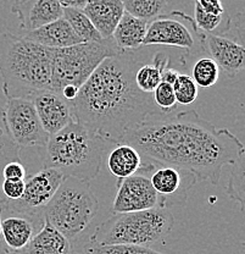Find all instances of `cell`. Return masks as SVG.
Masks as SVG:
<instances>
[{
    "instance_id": "6da1fadb",
    "label": "cell",
    "mask_w": 245,
    "mask_h": 254,
    "mask_svg": "<svg viewBox=\"0 0 245 254\" xmlns=\"http://www.w3.org/2000/svg\"><path fill=\"white\" fill-rule=\"evenodd\" d=\"M142 158L157 165L189 171L197 181L220 182L222 169L232 165L244 144L228 128H217L196 110L154 113L123 136Z\"/></svg>"
},
{
    "instance_id": "7a4b0ae2",
    "label": "cell",
    "mask_w": 245,
    "mask_h": 254,
    "mask_svg": "<svg viewBox=\"0 0 245 254\" xmlns=\"http://www.w3.org/2000/svg\"><path fill=\"white\" fill-rule=\"evenodd\" d=\"M141 65L127 53L105 59L70 102L76 123L118 144L130 129L156 113L151 94L136 84Z\"/></svg>"
},
{
    "instance_id": "3957f363",
    "label": "cell",
    "mask_w": 245,
    "mask_h": 254,
    "mask_svg": "<svg viewBox=\"0 0 245 254\" xmlns=\"http://www.w3.org/2000/svg\"><path fill=\"white\" fill-rule=\"evenodd\" d=\"M54 49L5 33L0 38V75L6 98H27L51 89Z\"/></svg>"
},
{
    "instance_id": "277c9868",
    "label": "cell",
    "mask_w": 245,
    "mask_h": 254,
    "mask_svg": "<svg viewBox=\"0 0 245 254\" xmlns=\"http://www.w3.org/2000/svg\"><path fill=\"white\" fill-rule=\"evenodd\" d=\"M107 144L96 132L73 121L49 137L43 168L52 169L64 177L91 182L100 173Z\"/></svg>"
},
{
    "instance_id": "5b68a950",
    "label": "cell",
    "mask_w": 245,
    "mask_h": 254,
    "mask_svg": "<svg viewBox=\"0 0 245 254\" xmlns=\"http://www.w3.org/2000/svg\"><path fill=\"white\" fill-rule=\"evenodd\" d=\"M173 225L172 213L166 208L115 214L94 230L88 242L150 247L162 242L172 231Z\"/></svg>"
},
{
    "instance_id": "8992f818",
    "label": "cell",
    "mask_w": 245,
    "mask_h": 254,
    "mask_svg": "<svg viewBox=\"0 0 245 254\" xmlns=\"http://www.w3.org/2000/svg\"><path fill=\"white\" fill-rule=\"evenodd\" d=\"M98 209L99 202L89 182L65 177L54 197L43 209V218L77 248L76 242L91 227Z\"/></svg>"
},
{
    "instance_id": "52a82bcc",
    "label": "cell",
    "mask_w": 245,
    "mask_h": 254,
    "mask_svg": "<svg viewBox=\"0 0 245 254\" xmlns=\"http://www.w3.org/2000/svg\"><path fill=\"white\" fill-rule=\"evenodd\" d=\"M121 54L114 43H80L54 49L51 91L61 93L65 87L80 89L105 59Z\"/></svg>"
},
{
    "instance_id": "ba28073f",
    "label": "cell",
    "mask_w": 245,
    "mask_h": 254,
    "mask_svg": "<svg viewBox=\"0 0 245 254\" xmlns=\"http://www.w3.org/2000/svg\"><path fill=\"white\" fill-rule=\"evenodd\" d=\"M205 33L197 30L196 21L182 11L160 15L147 25L143 47L168 46L193 52L196 48L204 52Z\"/></svg>"
},
{
    "instance_id": "9c48e42d",
    "label": "cell",
    "mask_w": 245,
    "mask_h": 254,
    "mask_svg": "<svg viewBox=\"0 0 245 254\" xmlns=\"http://www.w3.org/2000/svg\"><path fill=\"white\" fill-rule=\"evenodd\" d=\"M2 114L7 132L18 147H46L50 136L44 131L32 100L6 98Z\"/></svg>"
},
{
    "instance_id": "30bf717a",
    "label": "cell",
    "mask_w": 245,
    "mask_h": 254,
    "mask_svg": "<svg viewBox=\"0 0 245 254\" xmlns=\"http://www.w3.org/2000/svg\"><path fill=\"white\" fill-rule=\"evenodd\" d=\"M64 179L57 171L43 168L25 180V192L18 200H9L0 195L1 214L20 213L43 218V209L54 197Z\"/></svg>"
},
{
    "instance_id": "8fae6325",
    "label": "cell",
    "mask_w": 245,
    "mask_h": 254,
    "mask_svg": "<svg viewBox=\"0 0 245 254\" xmlns=\"http://www.w3.org/2000/svg\"><path fill=\"white\" fill-rule=\"evenodd\" d=\"M149 171L139 170L132 176L117 182V190L112 213L123 214L161 208V200L150 182Z\"/></svg>"
},
{
    "instance_id": "7c38bea8",
    "label": "cell",
    "mask_w": 245,
    "mask_h": 254,
    "mask_svg": "<svg viewBox=\"0 0 245 254\" xmlns=\"http://www.w3.org/2000/svg\"><path fill=\"white\" fill-rule=\"evenodd\" d=\"M152 189L161 200V208L184 205L188 198V192L197 182V179L189 171L157 165L150 174Z\"/></svg>"
},
{
    "instance_id": "4fadbf2b",
    "label": "cell",
    "mask_w": 245,
    "mask_h": 254,
    "mask_svg": "<svg viewBox=\"0 0 245 254\" xmlns=\"http://www.w3.org/2000/svg\"><path fill=\"white\" fill-rule=\"evenodd\" d=\"M33 102L44 131L51 136L75 121L70 102L51 89L36 92L30 98Z\"/></svg>"
},
{
    "instance_id": "5bb4252c",
    "label": "cell",
    "mask_w": 245,
    "mask_h": 254,
    "mask_svg": "<svg viewBox=\"0 0 245 254\" xmlns=\"http://www.w3.org/2000/svg\"><path fill=\"white\" fill-rule=\"evenodd\" d=\"M204 52L229 77H234L245 70V47L236 39L205 33Z\"/></svg>"
},
{
    "instance_id": "9a60e30c",
    "label": "cell",
    "mask_w": 245,
    "mask_h": 254,
    "mask_svg": "<svg viewBox=\"0 0 245 254\" xmlns=\"http://www.w3.org/2000/svg\"><path fill=\"white\" fill-rule=\"evenodd\" d=\"M1 215H5L0 224L1 238L6 247L14 252L23 251L44 224L42 216L30 214L6 213Z\"/></svg>"
},
{
    "instance_id": "2e32d148",
    "label": "cell",
    "mask_w": 245,
    "mask_h": 254,
    "mask_svg": "<svg viewBox=\"0 0 245 254\" xmlns=\"http://www.w3.org/2000/svg\"><path fill=\"white\" fill-rule=\"evenodd\" d=\"M82 11L88 16L102 39L109 41L125 14V6L122 0H88Z\"/></svg>"
},
{
    "instance_id": "e0dca14e",
    "label": "cell",
    "mask_w": 245,
    "mask_h": 254,
    "mask_svg": "<svg viewBox=\"0 0 245 254\" xmlns=\"http://www.w3.org/2000/svg\"><path fill=\"white\" fill-rule=\"evenodd\" d=\"M23 37L28 41L41 44L43 47L51 48V49H61V48L84 43L73 32L64 17L50 22L38 30L27 32Z\"/></svg>"
},
{
    "instance_id": "ac0fdd59",
    "label": "cell",
    "mask_w": 245,
    "mask_h": 254,
    "mask_svg": "<svg viewBox=\"0 0 245 254\" xmlns=\"http://www.w3.org/2000/svg\"><path fill=\"white\" fill-rule=\"evenodd\" d=\"M21 252L25 254H81L67 237L47 221H44L41 230Z\"/></svg>"
},
{
    "instance_id": "d6986e66",
    "label": "cell",
    "mask_w": 245,
    "mask_h": 254,
    "mask_svg": "<svg viewBox=\"0 0 245 254\" xmlns=\"http://www.w3.org/2000/svg\"><path fill=\"white\" fill-rule=\"evenodd\" d=\"M17 17L21 27L31 32L64 17V7L57 0H33L28 10H21Z\"/></svg>"
},
{
    "instance_id": "ffe728a7",
    "label": "cell",
    "mask_w": 245,
    "mask_h": 254,
    "mask_svg": "<svg viewBox=\"0 0 245 254\" xmlns=\"http://www.w3.org/2000/svg\"><path fill=\"white\" fill-rule=\"evenodd\" d=\"M147 25L149 22L147 21L134 17L125 11L112 34L116 48L121 53H127L143 47Z\"/></svg>"
},
{
    "instance_id": "44dd1931",
    "label": "cell",
    "mask_w": 245,
    "mask_h": 254,
    "mask_svg": "<svg viewBox=\"0 0 245 254\" xmlns=\"http://www.w3.org/2000/svg\"><path fill=\"white\" fill-rule=\"evenodd\" d=\"M143 166L141 153L127 143H118L107 157V168L117 179V182L137 174Z\"/></svg>"
},
{
    "instance_id": "7402d4cb",
    "label": "cell",
    "mask_w": 245,
    "mask_h": 254,
    "mask_svg": "<svg viewBox=\"0 0 245 254\" xmlns=\"http://www.w3.org/2000/svg\"><path fill=\"white\" fill-rule=\"evenodd\" d=\"M167 63H170L168 57H165L161 53H157L151 64H142L134 76L137 87L144 93L151 94L162 81L161 70Z\"/></svg>"
},
{
    "instance_id": "603a6c76",
    "label": "cell",
    "mask_w": 245,
    "mask_h": 254,
    "mask_svg": "<svg viewBox=\"0 0 245 254\" xmlns=\"http://www.w3.org/2000/svg\"><path fill=\"white\" fill-rule=\"evenodd\" d=\"M226 194L238 203L242 213L245 214V145L237 160L232 164Z\"/></svg>"
},
{
    "instance_id": "cb8c5ba5",
    "label": "cell",
    "mask_w": 245,
    "mask_h": 254,
    "mask_svg": "<svg viewBox=\"0 0 245 254\" xmlns=\"http://www.w3.org/2000/svg\"><path fill=\"white\" fill-rule=\"evenodd\" d=\"M64 18L71 26L73 32L81 38L82 42L86 43H101L105 39L100 36V33L94 27L88 16L82 10L77 9H64Z\"/></svg>"
},
{
    "instance_id": "d4e9b609",
    "label": "cell",
    "mask_w": 245,
    "mask_h": 254,
    "mask_svg": "<svg viewBox=\"0 0 245 254\" xmlns=\"http://www.w3.org/2000/svg\"><path fill=\"white\" fill-rule=\"evenodd\" d=\"M194 9H196V25L197 30L201 31L202 33L206 34H218V36H223L227 33L231 28L232 20L229 18L228 15H211L205 12L199 5L194 4Z\"/></svg>"
},
{
    "instance_id": "484cf974",
    "label": "cell",
    "mask_w": 245,
    "mask_h": 254,
    "mask_svg": "<svg viewBox=\"0 0 245 254\" xmlns=\"http://www.w3.org/2000/svg\"><path fill=\"white\" fill-rule=\"evenodd\" d=\"M122 2L126 12L150 22L161 15L167 0H122Z\"/></svg>"
},
{
    "instance_id": "4316f807",
    "label": "cell",
    "mask_w": 245,
    "mask_h": 254,
    "mask_svg": "<svg viewBox=\"0 0 245 254\" xmlns=\"http://www.w3.org/2000/svg\"><path fill=\"white\" fill-rule=\"evenodd\" d=\"M192 78L200 88H211L220 78V67L210 57H202L194 64Z\"/></svg>"
},
{
    "instance_id": "83f0119b",
    "label": "cell",
    "mask_w": 245,
    "mask_h": 254,
    "mask_svg": "<svg viewBox=\"0 0 245 254\" xmlns=\"http://www.w3.org/2000/svg\"><path fill=\"white\" fill-rule=\"evenodd\" d=\"M10 161H21V148L11 139L4 121L2 109H0V187L2 181V169Z\"/></svg>"
},
{
    "instance_id": "f1b7e54d",
    "label": "cell",
    "mask_w": 245,
    "mask_h": 254,
    "mask_svg": "<svg viewBox=\"0 0 245 254\" xmlns=\"http://www.w3.org/2000/svg\"><path fill=\"white\" fill-rule=\"evenodd\" d=\"M84 254H165L150 247L131 245H96L88 242L83 247Z\"/></svg>"
},
{
    "instance_id": "f546056e",
    "label": "cell",
    "mask_w": 245,
    "mask_h": 254,
    "mask_svg": "<svg viewBox=\"0 0 245 254\" xmlns=\"http://www.w3.org/2000/svg\"><path fill=\"white\" fill-rule=\"evenodd\" d=\"M176 100L181 105L193 104L197 98V86L191 76L180 73L177 79L172 84Z\"/></svg>"
},
{
    "instance_id": "4dcf8cb0",
    "label": "cell",
    "mask_w": 245,
    "mask_h": 254,
    "mask_svg": "<svg viewBox=\"0 0 245 254\" xmlns=\"http://www.w3.org/2000/svg\"><path fill=\"white\" fill-rule=\"evenodd\" d=\"M151 97L154 100V104L161 109V113H172L176 104H177L172 84L167 83V82H160L159 86L151 93Z\"/></svg>"
},
{
    "instance_id": "1f68e13d",
    "label": "cell",
    "mask_w": 245,
    "mask_h": 254,
    "mask_svg": "<svg viewBox=\"0 0 245 254\" xmlns=\"http://www.w3.org/2000/svg\"><path fill=\"white\" fill-rule=\"evenodd\" d=\"M1 197L9 200H18L25 192V180H4L0 187Z\"/></svg>"
},
{
    "instance_id": "d6a6232c",
    "label": "cell",
    "mask_w": 245,
    "mask_h": 254,
    "mask_svg": "<svg viewBox=\"0 0 245 254\" xmlns=\"http://www.w3.org/2000/svg\"><path fill=\"white\" fill-rule=\"evenodd\" d=\"M4 180H26L27 170L21 161H10L2 169Z\"/></svg>"
},
{
    "instance_id": "836d02e7",
    "label": "cell",
    "mask_w": 245,
    "mask_h": 254,
    "mask_svg": "<svg viewBox=\"0 0 245 254\" xmlns=\"http://www.w3.org/2000/svg\"><path fill=\"white\" fill-rule=\"evenodd\" d=\"M196 2L207 14L217 16L226 14L221 0H196Z\"/></svg>"
},
{
    "instance_id": "e575fe53",
    "label": "cell",
    "mask_w": 245,
    "mask_h": 254,
    "mask_svg": "<svg viewBox=\"0 0 245 254\" xmlns=\"http://www.w3.org/2000/svg\"><path fill=\"white\" fill-rule=\"evenodd\" d=\"M234 27L238 36V42L245 47V11L238 12L234 17Z\"/></svg>"
},
{
    "instance_id": "d590c367",
    "label": "cell",
    "mask_w": 245,
    "mask_h": 254,
    "mask_svg": "<svg viewBox=\"0 0 245 254\" xmlns=\"http://www.w3.org/2000/svg\"><path fill=\"white\" fill-rule=\"evenodd\" d=\"M178 76H180V72L175 68H172L170 66V63L166 64L161 70V79L163 82H167V83L173 84V82L177 79Z\"/></svg>"
},
{
    "instance_id": "8d00e7d4",
    "label": "cell",
    "mask_w": 245,
    "mask_h": 254,
    "mask_svg": "<svg viewBox=\"0 0 245 254\" xmlns=\"http://www.w3.org/2000/svg\"><path fill=\"white\" fill-rule=\"evenodd\" d=\"M64 9L83 10L88 0H57Z\"/></svg>"
},
{
    "instance_id": "74e56055",
    "label": "cell",
    "mask_w": 245,
    "mask_h": 254,
    "mask_svg": "<svg viewBox=\"0 0 245 254\" xmlns=\"http://www.w3.org/2000/svg\"><path fill=\"white\" fill-rule=\"evenodd\" d=\"M10 250L6 247V245L4 243L2 238L0 237V254H9Z\"/></svg>"
},
{
    "instance_id": "f35d334b",
    "label": "cell",
    "mask_w": 245,
    "mask_h": 254,
    "mask_svg": "<svg viewBox=\"0 0 245 254\" xmlns=\"http://www.w3.org/2000/svg\"><path fill=\"white\" fill-rule=\"evenodd\" d=\"M21 2H22V0H15V4H14V6H12V9H15V7H17L18 5L21 4Z\"/></svg>"
},
{
    "instance_id": "ab89813d",
    "label": "cell",
    "mask_w": 245,
    "mask_h": 254,
    "mask_svg": "<svg viewBox=\"0 0 245 254\" xmlns=\"http://www.w3.org/2000/svg\"><path fill=\"white\" fill-rule=\"evenodd\" d=\"M9 254H25L23 252H14V251H10Z\"/></svg>"
},
{
    "instance_id": "60d3db41",
    "label": "cell",
    "mask_w": 245,
    "mask_h": 254,
    "mask_svg": "<svg viewBox=\"0 0 245 254\" xmlns=\"http://www.w3.org/2000/svg\"><path fill=\"white\" fill-rule=\"evenodd\" d=\"M0 224H1V209H0ZM0 237H1V232H0Z\"/></svg>"
}]
</instances>
